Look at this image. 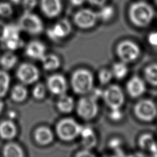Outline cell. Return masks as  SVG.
I'll return each instance as SVG.
<instances>
[{
  "instance_id": "1",
  "label": "cell",
  "mask_w": 157,
  "mask_h": 157,
  "mask_svg": "<svg viewBox=\"0 0 157 157\" xmlns=\"http://www.w3.org/2000/svg\"><path fill=\"white\" fill-rule=\"evenodd\" d=\"M155 15L153 6L145 1L132 2L128 9V17L131 23L140 28L149 25Z\"/></svg>"
},
{
  "instance_id": "2",
  "label": "cell",
  "mask_w": 157,
  "mask_h": 157,
  "mask_svg": "<svg viewBox=\"0 0 157 157\" xmlns=\"http://www.w3.org/2000/svg\"><path fill=\"white\" fill-rule=\"evenodd\" d=\"M71 83L72 90L75 93L88 94L93 88L94 77L90 71L79 69L72 74Z\"/></svg>"
},
{
  "instance_id": "3",
  "label": "cell",
  "mask_w": 157,
  "mask_h": 157,
  "mask_svg": "<svg viewBox=\"0 0 157 157\" xmlns=\"http://www.w3.org/2000/svg\"><path fill=\"white\" fill-rule=\"evenodd\" d=\"M82 126L71 118H63L56 126V132L58 137L64 141L74 140L80 135Z\"/></svg>"
},
{
  "instance_id": "4",
  "label": "cell",
  "mask_w": 157,
  "mask_h": 157,
  "mask_svg": "<svg viewBox=\"0 0 157 157\" xmlns=\"http://www.w3.org/2000/svg\"><path fill=\"white\" fill-rule=\"evenodd\" d=\"M18 26L21 29L33 35L41 33L44 29L41 19L37 15L31 12H25L19 20Z\"/></svg>"
},
{
  "instance_id": "5",
  "label": "cell",
  "mask_w": 157,
  "mask_h": 157,
  "mask_svg": "<svg viewBox=\"0 0 157 157\" xmlns=\"http://www.w3.org/2000/svg\"><path fill=\"white\" fill-rule=\"evenodd\" d=\"M116 51L119 58L126 63L136 60L140 55L139 46L134 42L129 40L120 42L117 47Z\"/></svg>"
},
{
  "instance_id": "6",
  "label": "cell",
  "mask_w": 157,
  "mask_h": 157,
  "mask_svg": "<svg viewBox=\"0 0 157 157\" xmlns=\"http://www.w3.org/2000/svg\"><path fill=\"white\" fill-rule=\"evenodd\" d=\"M77 112L82 118L90 120L94 118L98 112L96 101L90 96L81 98L77 105Z\"/></svg>"
},
{
  "instance_id": "7",
  "label": "cell",
  "mask_w": 157,
  "mask_h": 157,
  "mask_svg": "<svg viewBox=\"0 0 157 157\" xmlns=\"http://www.w3.org/2000/svg\"><path fill=\"white\" fill-rule=\"evenodd\" d=\"M102 98L110 109L120 108L124 101V96L122 90L116 85L108 86L104 91Z\"/></svg>"
},
{
  "instance_id": "8",
  "label": "cell",
  "mask_w": 157,
  "mask_h": 157,
  "mask_svg": "<svg viewBox=\"0 0 157 157\" xmlns=\"http://www.w3.org/2000/svg\"><path fill=\"white\" fill-rule=\"evenodd\" d=\"M134 110L136 117L144 121L153 120L157 114V108L155 104L149 99L139 101L136 104Z\"/></svg>"
},
{
  "instance_id": "9",
  "label": "cell",
  "mask_w": 157,
  "mask_h": 157,
  "mask_svg": "<svg viewBox=\"0 0 157 157\" xmlns=\"http://www.w3.org/2000/svg\"><path fill=\"white\" fill-rule=\"evenodd\" d=\"M18 79L23 84L29 85L36 82L39 77L37 67L31 63H22L17 71Z\"/></svg>"
},
{
  "instance_id": "10",
  "label": "cell",
  "mask_w": 157,
  "mask_h": 157,
  "mask_svg": "<svg viewBox=\"0 0 157 157\" xmlns=\"http://www.w3.org/2000/svg\"><path fill=\"white\" fill-rule=\"evenodd\" d=\"M98 18V13L89 9H82L74 14V22L80 28L88 29L95 25Z\"/></svg>"
},
{
  "instance_id": "11",
  "label": "cell",
  "mask_w": 157,
  "mask_h": 157,
  "mask_svg": "<svg viewBox=\"0 0 157 157\" xmlns=\"http://www.w3.org/2000/svg\"><path fill=\"white\" fill-rule=\"evenodd\" d=\"M71 31V26L67 19H61L47 30V36L53 40H58L67 36Z\"/></svg>"
},
{
  "instance_id": "12",
  "label": "cell",
  "mask_w": 157,
  "mask_h": 157,
  "mask_svg": "<svg viewBox=\"0 0 157 157\" xmlns=\"http://www.w3.org/2000/svg\"><path fill=\"white\" fill-rule=\"evenodd\" d=\"M47 86L49 91L56 95L65 94L67 90V82L65 77L59 74L50 76L47 82Z\"/></svg>"
},
{
  "instance_id": "13",
  "label": "cell",
  "mask_w": 157,
  "mask_h": 157,
  "mask_svg": "<svg viewBox=\"0 0 157 157\" xmlns=\"http://www.w3.org/2000/svg\"><path fill=\"white\" fill-rule=\"evenodd\" d=\"M40 8L45 16L54 18L61 13L62 4L61 0H40Z\"/></svg>"
},
{
  "instance_id": "14",
  "label": "cell",
  "mask_w": 157,
  "mask_h": 157,
  "mask_svg": "<svg viewBox=\"0 0 157 157\" xmlns=\"http://www.w3.org/2000/svg\"><path fill=\"white\" fill-rule=\"evenodd\" d=\"M45 45L38 40L31 41L25 49L26 55L34 59H41L45 55Z\"/></svg>"
},
{
  "instance_id": "15",
  "label": "cell",
  "mask_w": 157,
  "mask_h": 157,
  "mask_svg": "<svg viewBox=\"0 0 157 157\" xmlns=\"http://www.w3.org/2000/svg\"><path fill=\"white\" fill-rule=\"evenodd\" d=\"M126 89L129 94L132 98H137L145 91V85L144 81L137 76L131 78L127 83Z\"/></svg>"
},
{
  "instance_id": "16",
  "label": "cell",
  "mask_w": 157,
  "mask_h": 157,
  "mask_svg": "<svg viewBox=\"0 0 157 157\" xmlns=\"http://www.w3.org/2000/svg\"><path fill=\"white\" fill-rule=\"evenodd\" d=\"M34 137L36 142L41 145H46L50 144L53 140V134L51 129L46 126L37 128L34 133Z\"/></svg>"
},
{
  "instance_id": "17",
  "label": "cell",
  "mask_w": 157,
  "mask_h": 157,
  "mask_svg": "<svg viewBox=\"0 0 157 157\" xmlns=\"http://www.w3.org/2000/svg\"><path fill=\"white\" fill-rule=\"evenodd\" d=\"M17 134L16 125L11 120H4L0 123V137L5 140L13 139Z\"/></svg>"
},
{
  "instance_id": "18",
  "label": "cell",
  "mask_w": 157,
  "mask_h": 157,
  "mask_svg": "<svg viewBox=\"0 0 157 157\" xmlns=\"http://www.w3.org/2000/svg\"><path fill=\"white\" fill-rule=\"evenodd\" d=\"M74 100L72 97L63 94L59 96L57 101L56 106L58 109L63 113H69L74 108Z\"/></svg>"
},
{
  "instance_id": "19",
  "label": "cell",
  "mask_w": 157,
  "mask_h": 157,
  "mask_svg": "<svg viewBox=\"0 0 157 157\" xmlns=\"http://www.w3.org/2000/svg\"><path fill=\"white\" fill-rule=\"evenodd\" d=\"M40 60L43 68L49 71L57 69L61 64L59 58L54 54L45 55Z\"/></svg>"
},
{
  "instance_id": "20",
  "label": "cell",
  "mask_w": 157,
  "mask_h": 157,
  "mask_svg": "<svg viewBox=\"0 0 157 157\" xmlns=\"http://www.w3.org/2000/svg\"><path fill=\"white\" fill-rule=\"evenodd\" d=\"M139 144L143 149H147L154 154L157 151V144L153 137L150 134H144L139 140Z\"/></svg>"
},
{
  "instance_id": "21",
  "label": "cell",
  "mask_w": 157,
  "mask_h": 157,
  "mask_svg": "<svg viewBox=\"0 0 157 157\" xmlns=\"http://www.w3.org/2000/svg\"><path fill=\"white\" fill-rule=\"evenodd\" d=\"M2 153L6 157H23L24 156L21 147L14 142L7 144L3 148Z\"/></svg>"
},
{
  "instance_id": "22",
  "label": "cell",
  "mask_w": 157,
  "mask_h": 157,
  "mask_svg": "<svg viewBox=\"0 0 157 157\" xmlns=\"http://www.w3.org/2000/svg\"><path fill=\"white\" fill-rule=\"evenodd\" d=\"M28 96V90L26 88L21 84L15 85L11 90V99L17 102L25 101Z\"/></svg>"
},
{
  "instance_id": "23",
  "label": "cell",
  "mask_w": 157,
  "mask_h": 157,
  "mask_svg": "<svg viewBox=\"0 0 157 157\" xmlns=\"http://www.w3.org/2000/svg\"><path fill=\"white\" fill-rule=\"evenodd\" d=\"M17 56L11 52L4 53L0 58V64L4 70L12 68L17 63Z\"/></svg>"
},
{
  "instance_id": "24",
  "label": "cell",
  "mask_w": 157,
  "mask_h": 157,
  "mask_svg": "<svg viewBox=\"0 0 157 157\" xmlns=\"http://www.w3.org/2000/svg\"><path fill=\"white\" fill-rule=\"evenodd\" d=\"M112 72L113 76H114L117 79H122L123 78L128 74V69L126 64V63L117 62L113 64Z\"/></svg>"
},
{
  "instance_id": "25",
  "label": "cell",
  "mask_w": 157,
  "mask_h": 157,
  "mask_svg": "<svg viewBox=\"0 0 157 157\" xmlns=\"http://www.w3.org/2000/svg\"><path fill=\"white\" fill-rule=\"evenodd\" d=\"M10 83L9 74L4 70H0V98L6 96Z\"/></svg>"
},
{
  "instance_id": "26",
  "label": "cell",
  "mask_w": 157,
  "mask_h": 157,
  "mask_svg": "<svg viewBox=\"0 0 157 157\" xmlns=\"http://www.w3.org/2000/svg\"><path fill=\"white\" fill-rule=\"evenodd\" d=\"M145 77L150 84L157 86V64H150L145 69Z\"/></svg>"
},
{
  "instance_id": "27",
  "label": "cell",
  "mask_w": 157,
  "mask_h": 157,
  "mask_svg": "<svg viewBox=\"0 0 157 157\" xmlns=\"http://www.w3.org/2000/svg\"><path fill=\"white\" fill-rule=\"evenodd\" d=\"M114 9L111 6H105L102 7L101 10L98 13V18H101L103 21H109L114 15Z\"/></svg>"
},
{
  "instance_id": "28",
  "label": "cell",
  "mask_w": 157,
  "mask_h": 157,
  "mask_svg": "<svg viewBox=\"0 0 157 157\" xmlns=\"http://www.w3.org/2000/svg\"><path fill=\"white\" fill-rule=\"evenodd\" d=\"M46 94V88L42 83H39L35 85L33 90V96L37 100L44 99Z\"/></svg>"
},
{
  "instance_id": "29",
  "label": "cell",
  "mask_w": 157,
  "mask_h": 157,
  "mask_svg": "<svg viewBox=\"0 0 157 157\" xmlns=\"http://www.w3.org/2000/svg\"><path fill=\"white\" fill-rule=\"evenodd\" d=\"M7 49L9 50H15L21 47L22 41L20 37L7 39L3 41Z\"/></svg>"
},
{
  "instance_id": "30",
  "label": "cell",
  "mask_w": 157,
  "mask_h": 157,
  "mask_svg": "<svg viewBox=\"0 0 157 157\" xmlns=\"http://www.w3.org/2000/svg\"><path fill=\"white\" fill-rule=\"evenodd\" d=\"M112 76L113 74L111 71L107 69H102L98 74V79L101 84L105 85L111 80Z\"/></svg>"
},
{
  "instance_id": "31",
  "label": "cell",
  "mask_w": 157,
  "mask_h": 157,
  "mask_svg": "<svg viewBox=\"0 0 157 157\" xmlns=\"http://www.w3.org/2000/svg\"><path fill=\"white\" fill-rule=\"evenodd\" d=\"M13 13V8L11 4L7 2H0V16L9 17Z\"/></svg>"
},
{
  "instance_id": "32",
  "label": "cell",
  "mask_w": 157,
  "mask_h": 157,
  "mask_svg": "<svg viewBox=\"0 0 157 157\" xmlns=\"http://www.w3.org/2000/svg\"><path fill=\"white\" fill-rule=\"evenodd\" d=\"M96 137L95 134H93L90 136L82 137V144L85 149L90 150L94 147L96 144Z\"/></svg>"
},
{
  "instance_id": "33",
  "label": "cell",
  "mask_w": 157,
  "mask_h": 157,
  "mask_svg": "<svg viewBox=\"0 0 157 157\" xmlns=\"http://www.w3.org/2000/svg\"><path fill=\"white\" fill-rule=\"evenodd\" d=\"M37 0H23L22 4L25 12H31L37 5Z\"/></svg>"
},
{
  "instance_id": "34",
  "label": "cell",
  "mask_w": 157,
  "mask_h": 157,
  "mask_svg": "<svg viewBox=\"0 0 157 157\" xmlns=\"http://www.w3.org/2000/svg\"><path fill=\"white\" fill-rule=\"evenodd\" d=\"M110 118L115 121L120 120L123 117V113L120 110V108L111 109V111L109 113Z\"/></svg>"
},
{
  "instance_id": "35",
  "label": "cell",
  "mask_w": 157,
  "mask_h": 157,
  "mask_svg": "<svg viewBox=\"0 0 157 157\" xmlns=\"http://www.w3.org/2000/svg\"><path fill=\"white\" fill-rule=\"evenodd\" d=\"M103 93L104 91L101 90L99 88H93L91 91L88 93L89 96L90 98L93 99L95 101L98 100L101 98H102L103 96Z\"/></svg>"
},
{
  "instance_id": "36",
  "label": "cell",
  "mask_w": 157,
  "mask_h": 157,
  "mask_svg": "<svg viewBox=\"0 0 157 157\" xmlns=\"http://www.w3.org/2000/svg\"><path fill=\"white\" fill-rule=\"evenodd\" d=\"M148 41L151 46L157 48V31H153L149 34Z\"/></svg>"
},
{
  "instance_id": "37",
  "label": "cell",
  "mask_w": 157,
  "mask_h": 157,
  "mask_svg": "<svg viewBox=\"0 0 157 157\" xmlns=\"http://www.w3.org/2000/svg\"><path fill=\"white\" fill-rule=\"evenodd\" d=\"M94 131L93 129L90 126H82L80 135H81L82 137H85L88 136H90L94 134Z\"/></svg>"
},
{
  "instance_id": "38",
  "label": "cell",
  "mask_w": 157,
  "mask_h": 157,
  "mask_svg": "<svg viewBox=\"0 0 157 157\" xmlns=\"http://www.w3.org/2000/svg\"><path fill=\"white\" fill-rule=\"evenodd\" d=\"M121 145V140L118 138H113L109 142V147L113 150L120 148Z\"/></svg>"
},
{
  "instance_id": "39",
  "label": "cell",
  "mask_w": 157,
  "mask_h": 157,
  "mask_svg": "<svg viewBox=\"0 0 157 157\" xmlns=\"http://www.w3.org/2000/svg\"><path fill=\"white\" fill-rule=\"evenodd\" d=\"M7 25L0 20V40L3 41L6 34Z\"/></svg>"
},
{
  "instance_id": "40",
  "label": "cell",
  "mask_w": 157,
  "mask_h": 157,
  "mask_svg": "<svg viewBox=\"0 0 157 157\" xmlns=\"http://www.w3.org/2000/svg\"><path fill=\"white\" fill-rule=\"evenodd\" d=\"M76 156H78V157H92V156H94V155L91 153L89 150L88 149H84L83 150L79 151L76 155Z\"/></svg>"
},
{
  "instance_id": "41",
  "label": "cell",
  "mask_w": 157,
  "mask_h": 157,
  "mask_svg": "<svg viewBox=\"0 0 157 157\" xmlns=\"http://www.w3.org/2000/svg\"><path fill=\"white\" fill-rule=\"evenodd\" d=\"M89 3L96 6H102L107 0H87Z\"/></svg>"
},
{
  "instance_id": "42",
  "label": "cell",
  "mask_w": 157,
  "mask_h": 157,
  "mask_svg": "<svg viewBox=\"0 0 157 157\" xmlns=\"http://www.w3.org/2000/svg\"><path fill=\"white\" fill-rule=\"evenodd\" d=\"M71 4L75 6H80L83 4L85 0H70Z\"/></svg>"
},
{
  "instance_id": "43",
  "label": "cell",
  "mask_w": 157,
  "mask_h": 157,
  "mask_svg": "<svg viewBox=\"0 0 157 157\" xmlns=\"http://www.w3.org/2000/svg\"><path fill=\"white\" fill-rule=\"evenodd\" d=\"M3 107H4V103L0 99V113L2 112V109H3Z\"/></svg>"
},
{
  "instance_id": "44",
  "label": "cell",
  "mask_w": 157,
  "mask_h": 157,
  "mask_svg": "<svg viewBox=\"0 0 157 157\" xmlns=\"http://www.w3.org/2000/svg\"><path fill=\"white\" fill-rule=\"evenodd\" d=\"M12 3H13V4H19L21 1V0H10Z\"/></svg>"
}]
</instances>
